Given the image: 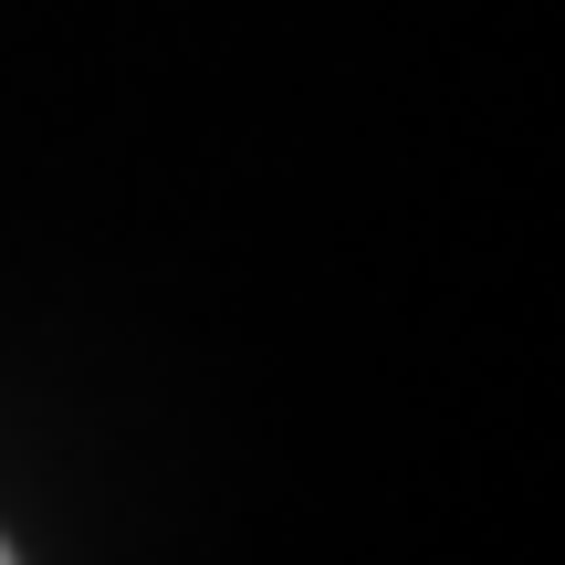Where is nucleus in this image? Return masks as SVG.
<instances>
[{
    "label": "nucleus",
    "mask_w": 565,
    "mask_h": 565,
    "mask_svg": "<svg viewBox=\"0 0 565 565\" xmlns=\"http://www.w3.org/2000/svg\"><path fill=\"white\" fill-rule=\"evenodd\" d=\"M0 565H11V555H0Z\"/></svg>",
    "instance_id": "1"
}]
</instances>
